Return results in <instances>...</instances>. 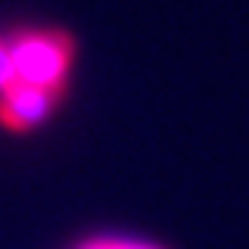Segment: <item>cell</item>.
I'll return each instance as SVG.
<instances>
[{"instance_id":"2","label":"cell","mask_w":249,"mask_h":249,"mask_svg":"<svg viewBox=\"0 0 249 249\" xmlns=\"http://www.w3.org/2000/svg\"><path fill=\"white\" fill-rule=\"evenodd\" d=\"M69 93L72 90H50V88H35V84H25V81H13L10 88L0 90V131L22 137V134L44 128L62 109Z\"/></svg>"},{"instance_id":"1","label":"cell","mask_w":249,"mask_h":249,"mask_svg":"<svg viewBox=\"0 0 249 249\" xmlns=\"http://www.w3.org/2000/svg\"><path fill=\"white\" fill-rule=\"evenodd\" d=\"M16 81L50 90H72V69L78 59V37L59 25H19L6 31Z\"/></svg>"},{"instance_id":"4","label":"cell","mask_w":249,"mask_h":249,"mask_svg":"<svg viewBox=\"0 0 249 249\" xmlns=\"http://www.w3.org/2000/svg\"><path fill=\"white\" fill-rule=\"evenodd\" d=\"M16 81L13 75V62H10V50H6V37L0 35V90L10 88V84Z\"/></svg>"},{"instance_id":"3","label":"cell","mask_w":249,"mask_h":249,"mask_svg":"<svg viewBox=\"0 0 249 249\" xmlns=\"http://www.w3.org/2000/svg\"><path fill=\"white\" fill-rule=\"evenodd\" d=\"M66 249H171L168 243H159L153 237H140V233H119V231H93L81 233L72 240Z\"/></svg>"}]
</instances>
